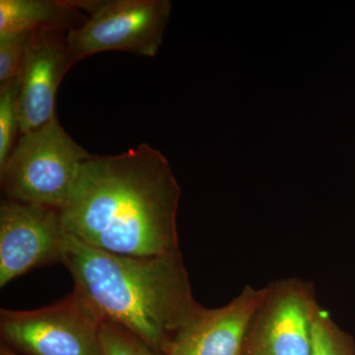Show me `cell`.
<instances>
[{"mask_svg":"<svg viewBox=\"0 0 355 355\" xmlns=\"http://www.w3.org/2000/svg\"><path fill=\"white\" fill-rule=\"evenodd\" d=\"M179 184L169 161L148 144L89 159L60 210L67 234L130 257L177 253Z\"/></svg>","mask_w":355,"mask_h":355,"instance_id":"cell-1","label":"cell"},{"mask_svg":"<svg viewBox=\"0 0 355 355\" xmlns=\"http://www.w3.org/2000/svg\"><path fill=\"white\" fill-rule=\"evenodd\" d=\"M62 263L73 279L74 292L103 321L120 324L162 355L203 308L193 297L180 252L123 256L67 234Z\"/></svg>","mask_w":355,"mask_h":355,"instance_id":"cell-2","label":"cell"},{"mask_svg":"<svg viewBox=\"0 0 355 355\" xmlns=\"http://www.w3.org/2000/svg\"><path fill=\"white\" fill-rule=\"evenodd\" d=\"M92 156L67 135L55 116L20 135L0 169L2 191L8 200L60 211L81 167Z\"/></svg>","mask_w":355,"mask_h":355,"instance_id":"cell-3","label":"cell"},{"mask_svg":"<svg viewBox=\"0 0 355 355\" xmlns=\"http://www.w3.org/2000/svg\"><path fill=\"white\" fill-rule=\"evenodd\" d=\"M90 17L67 34L72 62L103 53L121 51L154 58L171 15L169 0H72Z\"/></svg>","mask_w":355,"mask_h":355,"instance_id":"cell-4","label":"cell"},{"mask_svg":"<svg viewBox=\"0 0 355 355\" xmlns=\"http://www.w3.org/2000/svg\"><path fill=\"white\" fill-rule=\"evenodd\" d=\"M102 318L76 292L32 311L2 309L0 335L18 355H102Z\"/></svg>","mask_w":355,"mask_h":355,"instance_id":"cell-5","label":"cell"},{"mask_svg":"<svg viewBox=\"0 0 355 355\" xmlns=\"http://www.w3.org/2000/svg\"><path fill=\"white\" fill-rule=\"evenodd\" d=\"M67 233L60 210L2 200L0 205V287L34 268L62 263Z\"/></svg>","mask_w":355,"mask_h":355,"instance_id":"cell-6","label":"cell"},{"mask_svg":"<svg viewBox=\"0 0 355 355\" xmlns=\"http://www.w3.org/2000/svg\"><path fill=\"white\" fill-rule=\"evenodd\" d=\"M318 303L310 284L282 280L266 287L243 355H311Z\"/></svg>","mask_w":355,"mask_h":355,"instance_id":"cell-7","label":"cell"},{"mask_svg":"<svg viewBox=\"0 0 355 355\" xmlns=\"http://www.w3.org/2000/svg\"><path fill=\"white\" fill-rule=\"evenodd\" d=\"M72 65L65 33H31L19 74L20 135L38 130L57 116L55 95Z\"/></svg>","mask_w":355,"mask_h":355,"instance_id":"cell-8","label":"cell"},{"mask_svg":"<svg viewBox=\"0 0 355 355\" xmlns=\"http://www.w3.org/2000/svg\"><path fill=\"white\" fill-rule=\"evenodd\" d=\"M266 288L246 286L229 304L203 307L172 340L166 355H243L250 326Z\"/></svg>","mask_w":355,"mask_h":355,"instance_id":"cell-9","label":"cell"},{"mask_svg":"<svg viewBox=\"0 0 355 355\" xmlns=\"http://www.w3.org/2000/svg\"><path fill=\"white\" fill-rule=\"evenodd\" d=\"M86 20L72 0H0V37L39 30L69 34Z\"/></svg>","mask_w":355,"mask_h":355,"instance_id":"cell-10","label":"cell"},{"mask_svg":"<svg viewBox=\"0 0 355 355\" xmlns=\"http://www.w3.org/2000/svg\"><path fill=\"white\" fill-rule=\"evenodd\" d=\"M19 76L0 85V169L16 144L19 130Z\"/></svg>","mask_w":355,"mask_h":355,"instance_id":"cell-11","label":"cell"},{"mask_svg":"<svg viewBox=\"0 0 355 355\" xmlns=\"http://www.w3.org/2000/svg\"><path fill=\"white\" fill-rule=\"evenodd\" d=\"M311 355H354L349 340L334 323L330 314L319 304L313 318Z\"/></svg>","mask_w":355,"mask_h":355,"instance_id":"cell-12","label":"cell"},{"mask_svg":"<svg viewBox=\"0 0 355 355\" xmlns=\"http://www.w3.org/2000/svg\"><path fill=\"white\" fill-rule=\"evenodd\" d=\"M102 355H162L120 324L103 322Z\"/></svg>","mask_w":355,"mask_h":355,"instance_id":"cell-13","label":"cell"},{"mask_svg":"<svg viewBox=\"0 0 355 355\" xmlns=\"http://www.w3.org/2000/svg\"><path fill=\"white\" fill-rule=\"evenodd\" d=\"M31 33L0 37V85L19 76Z\"/></svg>","mask_w":355,"mask_h":355,"instance_id":"cell-14","label":"cell"},{"mask_svg":"<svg viewBox=\"0 0 355 355\" xmlns=\"http://www.w3.org/2000/svg\"><path fill=\"white\" fill-rule=\"evenodd\" d=\"M0 355H18L16 354L15 352H13L12 350L7 349L6 347L2 345L1 349H0Z\"/></svg>","mask_w":355,"mask_h":355,"instance_id":"cell-15","label":"cell"}]
</instances>
